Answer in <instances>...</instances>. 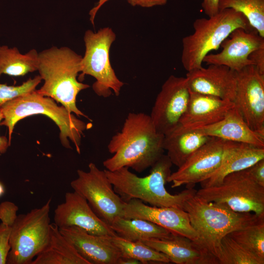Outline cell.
Here are the masks:
<instances>
[{
    "instance_id": "30bf717a",
    "label": "cell",
    "mask_w": 264,
    "mask_h": 264,
    "mask_svg": "<svg viewBox=\"0 0 264 264\" xmlns=\"http://www.w3.org/2000/svg\"><path fill=\"white\" fill-rule=\"evenodd\" d=\"M78 177L70 182L73 191L83 197L96 214L109 224L118 217H123L126 202L115 193L104 170L94 163L88 171H77Z\"/></svg>"
},
{
    "instance_id": "d6a6232c",
    "label": "cell",
    "mask_w": 264,
    "mask_h": 264,
    "mask_svg": "<svg viewBox=\"0 0 264 264\" xmlns=\"http://www.w3.org/2000/svg\"><path fill=\"white\" fill-rule=\"evenodd\" d=\"M11 227L1 222L0 224V264H6L10 250L9 242Z\"/></svg>"
},
{
    "instance_id": "9a60e30c",
    "label": "cell",
    "mask_w": 264,
    "mask_h": 264,
    "mask_svg": "<svg viewBox=\"0 0 264 264\" xmlns=\"http://www.w3.org/2000/svg\"><path fill=\"white\" fill-rule=\"evenodd\" d=\"M264 45V38L254 29L238 28L233 31L221 43V50L209 53L203 59L207 65L226 66L235 71L253 65L249 56L254 50Z\"/></svg>"
},
{
    "instance_id": "ba28073f",
    "label": "cell",
    "mask_w": 264,
    "mask_h": 264,
    "mask_svg": "<svg viewBox=\"0 0 264 264\" xmlns=\"http://www.w3.org/2000/svg\"><path fill=\"white\" fill-rule=\"evenodd\" d=\"M51 199L42 207L18 215L11 226L6 264H31L46 245L50 233Z\"/></svg>"
},
{
    "instance_id": "44dd1931",
    "label": "cell",
    "mask_w": 264,
    "mask_h": 264,
    "mask_svg": "<svg viewBox=\"0 0 264 264\" xmlns=\"http://www.w3.org/2000/svg\"><path fill=\"white\" fill-rule=\"evenodd\" d=\"M194 129L209 136L264 147V136L251 130L235 107L220 121Z\"/></svg>"
},
{
    "instance_id": "d6986e66",
    "label": "cell",
    "mask_w": 264,
    "mask_h": 264,
    "mask_svg": "<svg viewBox=\"0 0 264 264\" xmlns=\"http://www.w3.org/2000/svg\"><path fill=\"white\" fill-rule=\"evenodd\" d=\"M234 107L231 101L190 92L186 109L179 124L189 129L211 125L223 119Z\"/></svg>"
},
{
    "instance_id": "d590c367",
    "label": "cell",
    "mask_w": 264,
    "mask_h": 264,
    "mask_svg": "<svg viewBox=\"0 0 264 264\" xmlns=\"http://www.w3.org/2000/svg\"><path fill=\"white\" fill-rule=\"evenodd\" d=\"M249 59L258 71L264 74V45L252 52Z\"/></svg>"
},
{
    "instance_id": "2e32d148",
    "label": "cell",
    "mask_w": 264,
    "mask_h": 264,
    "mask_svg": "<svg viewBox=\"0 0 264 264\" xmlns=\"http://www.w3.org/2000/svg\"><path fill=\"white\" fill-rule=\"evenodd\" d=\"M123 217L148 220L194 242L198 240L188 213L182 209L149 206L139 199H132L126 202Z\"/></svg>"
},
{
    "instance_id": "f35d334b",
    "label": "cell",
    "mask_w": 264,
    "mask_h": 264,
    "mask_svg": "<svg viewBox=\"0 0 264 264\" xmlns=\"http://www.w3.org/2000/svg\"><path fill=\"white\" fill-rule=\"evenodd\" d=\"M141 264L140 262L137 260L130 258L120 257L118 260V264Z\"/></svg>"
},
{
    "instance_id": "7402d4cb",
    "label": "cell",
    "mask_w": 264,
    "mask_h": 264,
    "mask_svg": "<svg viewBox=\"0 0 264 264\" xmlns=\"http://www.w3.org/2000/svg\"><path fill=\"white\" fill-rule=\"evenodd\" d=\"M211 137L195 129L185 128L178 123L164 134L163 148L173 165L179 167Z\"/></svg>"
},
{
    "instance_id": "1f68e13d",
    "label": "cell",
    "mask_w": 264,
    "mask_h": 264,
    "mask_svg": "<svg viewBox=\"0 0 264 264\" xmlns=\"http://www.w3.org/2000/svg\"><path fill=\"white\" fill-rule=\"evenodd\" d=\"M108 0H99L96 5L89 11V19L93 26L97 12L102 6ZM127 1L133 6L137 5L142 7H152L155 6L164 5L167 3L168 0H127Z\"/></svg>"
},
{
    "instance_id": "484cf974",
    "label": "cell",
    "mask_w": 264,
    "mask_h": 264,
    "mask_svg": "<svg viewBox=\"0 0 264 264\" xmlns=\"http://www.w3.org/2000/svg\"><path fill=\"white\" fill-rule=\"evenodd\" d=\"M39 62V53L35 49L22 54L16 47L0 46V76L2 74L24 76L38 70Z\"/></svg>"
},
{
    "instance_id": "4dcf8cb0",
    "label": "cell",
    "mask_w": 264,
    "mask_h": 264,
    "mask_svg": "<svg viewBox=\"0 0 264 264\" xmlns=\"http://www.w3.org/2000/svg\"><path fill=\"white\" fill-rule=\"evenodd\" d=\"M42 80L39 75L19 86H8L0 83V109L7 102L35 90Z\"/></svg>"
},
{
    "instance_id": "4316f807",
    "label": "cell",
    "mask_w": 264,
    "mask_h": 264,
    "mask_svg": "<svg viewBox=\"0 0 264 264\" xmlns=\"http://www.w3.org/2000/svg\"><path fill=\"white\" fill-rule=\"evenodd\" d=\"M111 239L119 250L121 257L137 260L141 264H147L150 263L162 264L170 263L166 255L141 241H128L117 235L111 236Z\"/></svg>"
},
{
    "instance_id": "3957f363",
    "label": "cell",
    "mask_w": 264,
    "mask_h": 264,
    "mask_svg": "<svg viewBox=\"0 0 264 264\" xmlns=\"http://www.w3.org/2000/svg\"><path fill=\"white\" fill-rule=\"evenodd\" d=\"M173 165L166 154L151 167L149 175L139 177L122 167L110 171L104 169L115 193L125 202L137 199L151 206L169 207L183 209L185 202L196 194L193 188H187L180 193L172 195L166 189L165 184Z\"/></svg>"
},
{
    "instance_id": "8fae6325",
    "label": "cell",
    "mask_w": 264,
    "mask_h": 264,
    "mask_svg": "<svg viewBox=\"0 0 264 264\" xmlns=\"http://www.w3.org/2000/svg\"><path fill=\"white\" fill-rule=\"evenodd\" d=\"M235 74V107L251 130L264 136V74L253 65Z\"/></svg>"
},
{
    "instance_id": "5b68a950",
    "label": "cell",
    "mask_w": 264,
    "mask_h": 264,
    "mask_svg": "<svg viewBox=\"0 0 264 264\" xmlns=\"http://www.w3.org/2000/svg\"><path fill=\"white\" fill-rule=\"evenodd\" d=\"M0 110L3 119L0 125L8 128L10 145L16 123L35 114L44 115L51 119L59 129L62 145L71 149L70 141L79 154L83 132L92 126L91 123L79 119L62 105H57L52 98L40 94L36 89L7 102Z\"/></svg>"
},
{
    "instance_id": "74e56055",
    "label": "cell",
    "mask_w": 264,
    "mask_h": 264,
    "mask_svg": "<svg viewBox=\"0 0 264 264\" xmlns=\"http://www.w3.org/2000/svg\"><path fill=\"white\" fill-rule=\"evenodd\" d=\"M3 116L0 109V123L3 120ZM10 146L9 140L4 136L0 135V153L3 154L6 152L8 147Z\"/></svg>"
},
{
    "instance_id": "6da1fadb",
    "label": "cell",
    "mask_w": 264,
    "mask_h": 264,
    "mask_svg": "<svg viewBox=\"0 0 264 264\" xmlns=\"http://www.w3.org/2000/svg\"><path fill=\"white\" fill-rule=\"evenodd\" d=\"M163 139L150 115L130 112L121 130L110 140L108 149L113 155L104 160L103 165L110 171L125 167L142 173L164 154Z\"/></svg>"
},
{
    "instance_id": "4fadbf2b",
    "label": "cell",
    "mask_w": 264,
    "mask_h": 264,
    "mask_svg": "<svg viewBox=\"0 0 264 264\" xmlns=\"http://www.w3.org/2000/svg\"><path fill=\"white\" fill-rule=\"evenodd\" d=\"M190 95L186 77L172 75L165 81L150 115L158 132L165 134L178 125L186 109Z\"/></svg>"
},
{
    "instance_id": "83f0119b",
    "label": "cell",
    "mask_w": 264,
    "mask_h": 264,
    "mask_svg": "<svg viewBox=\"0 0 264 264\" xmlns=\"http://www.w3.org/2000/svg\"><path fill=\"white\" fill-rule=\"evenodd\" d=\"M219 11L231 8L242 13L264 38V0H219Z\"/></svg>"
},
{
    "instance_id": "cb8c5ba5",
    "label": "cell",
    "mask_w": 264,
    "mask_h": 264,
    "mask_svg": "<svg viewBox=\"0 0 264 264\" xmlns=\"http://www.w3.org/2000/svg\"><path fill=\"white\" fill-rule=\"evenodd\" d=\"M31 264H90L77 251L60 232L55 223H51L48 242Z\"/></svg>"
},
{
    "instance_id": "603a6c76",
    "label": "cell",
    "mask_w": 264,
    "mask_h": 264,
    "mask_svg": "<svg viewBox=\"0 0 264 264\" xmlns=\"http://www.w3.org/2000/svg\"><path fill=\"white\" fill-rule=\"evenodd\" d=\"M141 241L164 254L170 262L176 264H203L202 253L195 242L184 236L174 234L169 238Z\"/></svg>"
},
{
    "instance_id": "8d00e7d4",
    "label": "cell",
    "mask_w": 264,
    "mask_h": 264,
    "mask_svg": "<svg viewBox=\"0 0 264 264\" xmlns=\"http://www.w3.org/2000/svg\"><path fill=\"white\" fill-rule=\"evenodd\" d=\"M219 0H202L201 7L208 17L214 16L219 12Z\"/></svg>"
},
{
    "instance_id": "f546056e",
    "label": "cell",
    "mask_w": 264,
    "mask_h": 264,
    "mask_svg": "<svg viewBox=\"0 0 264 264\" xmlns=\"http://www.w3.org/2000/svg\"><path fill=\"white\" fill-rule=\"evenodd\" d=\"M243 247L264 260V220L227 235Z\"/></svg>"
},
{
    "instance_id": "7c38bea8",
    "label": "cell",
    "mask_w": 264,
    "mask_h": 264,
    "mask_svg": "<svg viewBox=\"0 0 264 264\" xmlns=\"http://www.w3.org/2000/svg\"><path fill=\"white\" fill-rule=\"evenodd\" d=\"M228 142L212 137L178 167L176 171L171 174L167 182H172V188L183 185L188 188H193L196 183L205 180L220 165Z\"/></svg>"
},
{
    "instance_id": "277c9868",
    "label": "cell",
    "mask_w": 264,
    "mask_h": 264,
    "mask_svg": "<svg viewBox=\"0 0 264 264\" xmlns=\"http://www.w3.org/2000/svg\"><path fill=\"white\" fill-rule=\"evenodd\" d=\"M39 59L37 71L44 83L37 91L77 116L89 119L76 105L79 93L90 87L77 79L81 71L82 56L68 47L53 46L39 52Z\"/></svg>"
},
{
    "instance_id": "8992f818",
    "label": "cell",
    "mask_w": 264,
    "mask_h": 264,
    "mask_svg": "<svg viewBox=\"0 0 264 264\" xmlns=\"http://www.w3.org/2000/svg\"><path fill=\"white\" fill-rule=\"evenodd\" d=\"M240 27L253 29L242 13L231 8L219 11L207 18L196 19L194 32L182 40L181 63L184 69L188 72L202 66L204 58L217 50L233 31Z\"/></svg>"
},
{
    "instance_id": "ab89813d",
    "label": "cell",
    "mask_w": 264,
    "mask_h": 264,
    "mask_svg": "<svg viewBox=\"0 0 264 264\" xmlns=\"http://www.w3.org/2000/svg\"><path fill=\"white\" fill-rule=\"evenodd\" d=\"M4 192H5L4 187L3 184H2V183L0 182V197L3 195Z\"/></svg>"
},
{
    "instance_id": "52a82bcc",
    "label": "cell",
    "mask_w": 264,
    "mask_h": 264,
    "mask_svg": "<svg viewBox=\"0 0 264 264\" xmlns=\"http://www.w3.org/2000/svg\"><path fill=\"white\" fill-rule=\"evenodd\" d=\"M115 39V33L109 27L100 28L96 32L87 30L84 36L85 52L79 79H83L86 75L94 77L95 82L92 89L100 97H110L112 91L118 96L124 85L116 76L110 62V50Z\"/></svg>"
},
{
    "instance_id": "e575fe53",
    "label": "cell",
    "mask_w": 264,
    "mask_h": 264,
    "mask_svg": "<svg viewBox=\"0 0 264 264\" xmlns=\"http://www.w3.org/2000/svg\"><path fill=\"white\" fill-rule=\"evenodd\" d=\"M245 170L256 182L264 187V159L258 161Z\"/></svg>"
},
{
    "instance_id": "5bb4252c",
    "label": "cell",
    "mask_w": 264,
    "mask_h": 264,
    "mask_svg": "<svg viewBox=\"0 0 264 264\" xmlns=\"http://www.w3.org/2000/svg\"><path fill=\"white\" fill-rule=\"evenodd\" d=\"M54 220L59 228L75 226L93 235H117L110 225L96 214L87 200L74 191L66 193L65 201L55 209Z\"/></svg>"
},
{
    "instance_id": "e0dca14e",
    "label": "cell",
    "mask_w": 264,
    "mask_h": 264,
    "mask_svg": "<svg viewBox=\"0 0 264 264\" xmlns=\"http://www.w3.org/2000/svg\"><path fill=\"white\" fill-rule=\"evenodd\" d=\"M186 78L190 92L234 100L236 88L235 71L226 66H201L188 71Z\"/></svg>"
},
{
    "instance_id": "f1b7e54d",
    "label": "cell",
    "mask_w": 264,
    "mask_h": 264,
    "mask_svg": "<svg viewBox=\"0 0 264 264\" xmlns=\"http://www.w3.org/2000/svg\"><path fill=\"white\" fill-rule=\"evenodd\" d=\"M218 264H264L263 260L249 251L227 235L221 240Z\"/></svg>"
},
{
    "instance_id": "ffe728a7",
    "label": "cell",
    "mask_w": 264,
    "mask_h": 264,
    "mask_svg": "<svg viewBox=\"0 0 264 264\" xmlns=\"http://www.w3.org/2000/svg\"><path fill=\"white\" fill-rule=\"evenodd\" d=\"M264 159V147L229 141L220 167L208 178L200 183L201 188L220 184L228 175L243 170Z\"/></svg>"
},
{
    "instance_id": "7a4b0ae2",
    "label": "cell",
    "mask_w": 264,
    "mask_h": 264,
    "mask_svg": "<svg viewBox=\"0 0 264 264\" xmlns=\"http://www.w3.org/2000/svg\"><path fill=\"white\" fill-rule=\"evenodd\" d=\"M183 209L198 234L195 242L202 253L203 264H218L220 242L224 236L264 220V216L235 212L196 194L185 202Z\"/></svg>"
},
{
    "instance_id": "d4e9b609",
    "label": "cell",
    "mask_w": 264,
    "mask_h": 264,
    "mask_svg": "<svg viewBox=\"0 0 264 264\" xmlns=\"http://www.w3.org/2000/svg\"><path fill=\"white\" fill-rule=\"evenodd\" d=\"M110 226L118 236L131 241L167 239L175 234L153 222L141 219L118 217Z\"/></svg>"
},
{
    "instance_id": "ac0fdd59",
    "label": "cell",
    "mask_w": 264,
    "mask_h": 264,
    "mask_svg": "<svg viewBox=\"0 0 264 264\" xmlns=\"http://www.w3.org/2000/svg\"><path fill=\"white\" fill-rule=\"evenodd\" d=\"M62 234L90 264H118L121 254L111 237L90 234L75 226L60 228Z\"/></svg>"
},
{
    "instance_id": "836d02e7",
    "label": "cell",
    "mask_w": 264,
    "mask_h": 264,
    "mask_svg": "<svg viewBox=\"0 0 264 264\" xmlns=\"http://www.w3.org/2000/svg\"><path fill=\"white\" fill-rule=\"evenodd\" d=\"M18 207L10 201H4L0 204V219L2 222L12 226L18 215Z\"/></svg>"
},
{
    "instance_id": "9c48e42d",
    "label": "cell",
    "mask_w": 264,
    "mask_h": 264,
    "mask_svg": "<svg viewBox=\"0 0 264 264\" xmlns=\"http://www.w3.org/2000/svg\"><path fill=\"white\" fill-rule=\"evenodd\" d=\"M196 195L235 212L264 216V187L245 169L227 175L218 185L201 188Z\"/></svg>"
}]
</instances>
